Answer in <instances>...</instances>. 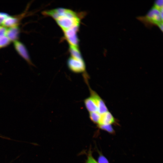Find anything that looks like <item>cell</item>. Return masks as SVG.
<instances>
[{"label": "cell", "mask_w": 163, "mask_h": 163, "mask_svg": "<svg viewBox=\"0 0 163 163\" xmlns=\"http://www.w3.org/2000/svg\"><path fill=\"white\" fill-rule=\"evenodd\" d=\"M98 160V163H109L107 159L101 154H100Z\"/></svg>", "instance_id": "e0dca14e"}, {"label": "cell", "mask_w": 163, "mask_h": 163, "mask_svg": "<svg viewBox=\"0 0 163 163\" xmlns=\"http://www.w3.org/2000/svg\"><path fill=\"white\" fill-rule=\"evenodd\" d=\"M155 7L160 11L163 9V0H157L155 1Z\"/></svg>", "instance_id": "2e32d148"}, {"label": "cell", "mask_w": 163, "mask_h": 163, "mask_svg": "<svg viewBox=\"0 0 163 163\" xmlns=\"http://www.w3.org/2000/svg\"><path fill=\"white\" fill-rule=\"evenodd\" d=\"M67 64L69 69L74 72L80 73L85 70V66L83 59H78L70 56L68 59Z\"/></svg>", "instance_id": "7a4b0ae2"}, {"label": "cell", "mask_w": 163, "mask_h": 163, "mask_svg": "<svg viewBox=\"0 0 163 163\" xmlns=\"http://www.w3.org/2000/svg\"><path fill=\"white\" fill-rule=\"evenodd\" d=\"M86 163H98L93 157L91 150L89 152Z\"/></svg>", "instance_id": "9a60e30c"}, {"label": "cell", "mask_w": 163, "mask_h": 163, "mask_svg": "<svg viewBox=\"0 0 163 163\" xmlns=\"http://www.w3.org/2000/svg\"><path fill=\"white\" fill-rule=\"evenodd\" d=\"M79 26H75L63 31L69 45L78 47L79 40L77 34Z\"/></svg>", "instance_id": "3957f363"}, {"label": "cell", "mask_w": 163, "mask_h": 163, "mask_svg": "<svg viewBox=\"0 0 163 163\" xmlns=\"http://www.w3.org/2000/svg\"><path fill=\"white\" fill-rule=\"evenodd\" d=\"M0 27H1L0 26Z\"/></svg>", "instance_id": "ffe728a7"}, {"label": "cell", "mask_w": 163, "mask_h": 163, "mask_svg": "<svg viewBox=\"0 0 163 163\" xmlns=\"http://www.w3.org/2000/svg\"><path fill=\"white\" fill-rule=\"evenodd\" d=\"M84 103L86 109L90 113L98 112L97 105L91 97L85 100Z\"/></svg>", "instance_id": "9c48e42d"}, {"label": "cell", "mask_w": 163, "mask_h": 163, "mask_svg": "<svg viewBox=\"0 0 163 163\" xmlns=\"http://www.w3.org/2000/svg\"><path fill=\"white\" fill-rule=\"evenodd\" d=\"M19 29L18 26L10 27L7 29L5 35L10 41H16L19 34Z\"/></svg>", "instance_id": "ba28073f"}, {"label": "cell", "mask_w": 163, "mask_h": 163, "mask_svg": "<svg viewBox=\"0 0 163 163\" xmlns=\"http://www.w3.org/2000/svg\"><path fill=\"white\" fill-rule=\"evenodd\" d=\"M91 97L95 101L98 109V112L101 114L108 111L107 107L103 100L94 91L90 89Z\"/></svg>", "instance_id": "5b68a950"}, {"label": "cell", "mask_w": 163, "mask_h": 163, "mask_svg": "<svg viewBox=\"0 0 163 163\" xmlns=\"http://www.w3.org/2000/svg\"><path fill=\"white\" fill-rule=\"evenodd\" d=\"M69 51L71 56L79 60H83L78 47L69 45Z\"/></svg>", "instance_id": "8fae6325"}, {"label": "cell", "mask_w": 163, "mask_h": 163, "mask_svg": "<svg viewBox=\"0 0 163 163\" xmlns=\"http://www.w3.org/2000/svg\"><path fill=\"white\" fill-rule=\"evenodd\" d=\"M6 30L7 29L5 27H0V36L5 35Z\"/></svg>", "instance_id": "d6986e66"}, {"label": "cell", "mask_w": 163, "mask_h": 163, "mask_svg": "<svg viewBox=\"0 0 163 163\" xmlns=\"http://www.w3.org/2000/svg\"><path fill=\"white\" fill-rule=\"evenodd\" d=\"M43 13L53 18L63 31L79 26L80 18L76 12L70 9L59 8L45 11Z\"/></svg>", "instance_id": "6da1fadb"}, {"label": "cell", "mask_w": 163, "mask_h": 163, "mask_svg": "<svg viewBox=\"0 0 163 163\" xmlns=\"http://www.w3.org/2000/svg\"><path fill=\"white\" fill-rule=\"evenodd\" d=\"M146 18L149 21L158 25L162 23L163 9L160 11L154 7L149 11Z\"/></svg>", "instance_id": "277c9868"}, {"label": "cell", "mask_w": 163, "mask_h": 163, "mask_svg": "<svg viewBox=\"0 0 163 163\" xmlns=\"http://www.w3.org/2000/svg\"><path fill=\"white\" fill-rule=\"evenodd\" d=\"M8 16L9 15L6 13L0 12V24H2L5 18Z\"/></svg>", "instance_id": "ac0fdd59"}, {"label": "cell", "mask_w": 163, "mask_h": 163, "mask_svg": "<svg viewBox=\"0 0 163 163\" xmlns=\"http://www.w3.org/2000/svg\"><path fill=\"white\" fill-rule=\"evenodd\" d=\"M101 114L98 112L90 113L89 117L91 120L94 123L98 125L99 124Z\"/></svg>", "instance_id": "7c38bea8"}, {"label": "cell", "mask_w": 163, "mask_h": 163, "mask_svg": "<svg viewBox=\"0 0 163 163\" xmlns=\"http://www.w3.org/2000/svg\"><path fill=\"white\" fill-rule=\"evenodd\" d=\"M10 40L4 35L0 36V48L8 45L10 42Z\"/></svg>", "instance_id": "4fadbf2b"}, {"label": "cell", "mask_w": 163, "mask_h": 163, "mask_svg": "<svg viewBox=\"0 0 163 163\" xmlns=\"http://www.w3.org/2000/svg\"><path fill=\"white\" fill-rule=\"evenodd\" d=\"M15 48L20 55L30 65H32L27 50L21 42L17 40L14 41Z\"/></svg>", "instance_id": "8992f818"}, {"label": "cell", "mask_w": 163, "mask_h": 163, "mask_svg": "<svg viewBox=\"0 0 163 163\" xmlns=\"http://www.w3.org/2000/svg\"><path fill=\"white\" fill-rule=\"evenodd\" d=\"M98 126L100 129L106 131L109 133H112L114 132V131L111 124L101 125Z\"/></svg>", "instance_id": "5bb4252c"}, {"label": "cell", "mask_w": 163, "mask_h": 163, "mask_svg": "<svg viewBox=\"0 0 163 163\" xmlns=\"http://www.w3.org/2000/svg\"><path fill=\"white\" fill-rule=\"evenodd\" d=\"M18 19L12 17L8 16L4 20L2 24L4 27H13L18 26Z\"/></svg>", "instance_id": "30bf717a"}, {"label": "cell", "mask_w": 163, "mask_h": 163, "mask_svg": "<svg viewBox=\"0 0 163 163\" xmlns=\"http://www.w3.org/2000/svg\"><path fill=\"white\" fill-rule=\"evenodd\" d=\"M115 122V119L110 112L108 111L101 114L98 126L111 124Z\"/></svg>", "instance_id": "52a82bcc"}]
</instances>
